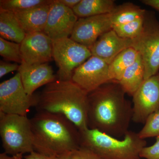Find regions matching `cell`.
Instances as JSON below:
<instances>
[{"label":"cell","mask_w":159,"mask_h":159,"mask_svg":"<svg viewBox=\"0 0 159 159\" xmlns=\"http://www.w3.org/2000/svg\"><path fill=\"white\" fill-rule=\"evenodd\" d=\"M146 12L145 9L133 3H123L116 6L110 13L111 22L113 27L126 24L143 17Z\"/></svg>","instance_id":"44dd1931"},{"label":"cell","mask_w":159,"mask_h":159,"mask_svg":"<svg viewBox=\"0 0 159 159\" xmlns=\"http://www.w3.org/2000/svg\"><path fill=\"white\" fill-rule=\"evenodd\" d=\"M0 159H25L24 155L22 154L11 155V156L7 153L3 152L0 154Z\"/></svg>","instance_id":"1f68e13d"},{"label":"cell","mask_w":159,"mask_h":159,"mask_svg":"<svg viewBox=\"0 0 159 159\" xmlns=\"http://www.w3.org/2000/svg\"><path fill=\"white\" fill-rule=\"evenodd\" d=\"M141 158L159 159V137L156 138V142L150 146H146L140 153Z\"/></svg>","instance_id":"4316f807"},{"label":"cell","mask_w":159,"mask_h":159,"mask_svg":"<svg viewBox=\"0 0 159 159\" xmlns=\"http://www.w3.org/2000/svg\"><path fill=\"white\" fill-rule=\"evenodd\" d=\"M139 52L133 48L123 50L108 64V73L112 81L119 82L125 70L138 59Z\"/></svg>","instance_id":"ffe728a7"},{"label":"cell","mask_w":159,"mask_h":159,"mask_svg":"<svg viewBox=\"0 0 159 159\" xmlns=\"http://www.w3.org/2000/svg\"><path fill=\"white\" fill-rule=\"evenodd\" d=\"M37 101L38 94L29 95L26 93L18 72L0 84V112L27 116L31 107H35Z\"/></svg>","instance_id":"ba28073f"},{"label":"cell","mask_w":159,"mask_h":159,"mask_svg":"<svg viewBox=\"0 0 159 159\" xmlns=\"http://www.w3.org/2000/svg\"><path fill=\"white\" fill-rule=\"evenodd\" d=\"M72 80L88 93L112 81L108 73V64L92 56L75 69Z\"/></svg>","instance_id":"30bf717a"},{"label":"cell","mask_w":159,"mask_h":159,"mask_svg":"<svg viewBox=\"0 0 159 159\" xmlns=\"http://www.w3.org/2000/svg\"><path fill=\"white\" fill-rule=\"evenodd\" d=\"M116 7L113 0H80L73 10L77 17L85 18L110 14Z\"/></svg>","instance_id":"ac0fdd59"},{"label":"cell","mask_w":159,"mask_h":159,"mask_svg":"<svg viewBox=\"0 0 159 159\" xmlns=\"http://www.w3.org/2000/svg\"><path fill=\"white\" fill-rule=\"evenodd\" d=\"M144 21L145 16L130 22L114 26L112 29L119 37L133 39L141 33L144 26Z\"/></svg>","instance_id":"603a6c76"},{"label":"cell","mask_w":159,"mask_h":159,"mask_svg":"<svg viewBox=\"0 0 159 159\" xmlns=\"http://www.w3.org/2000/svg\"><path fill=\"white\" fill-rule=\"evenodd\" d=\"M79 132L80 147L102 159H141L140 153L147 145L145 139L132 131L129 130L122 140L89 128Z\"/></svg>","instance_id":"277c9868"},{"label":"cell","mask_w":159,"mask_h":159,"mask_svg":"<svg viewBox=\"0 0 159 159\" xmlns=\"http://www.w3.org/2000/svg\"><path fill=\"white\" fill-rule=\"evenodd\" d=\"M26 33L14 12L0 9V35L4 39L20 43Z\"/></svg>","instance_id":"e0dca14e"},{"label":"cell","mask_w":159,"mask_h":159,"mask_svg":"<svg viewBox=\"0 0 159 159\" xmlns=\"http://www.w3.org/2000/svg\"><path fill=\"white\" fill-rule=\"evenodd\" d=\"M51 4L27 11L14 13L26 34L43 31Z\"/></svg>","instance_id":"2e32d148"},{"label":"cell","mask_w":159,"mask_h":159,"mask_svg":"<svg viewBox=\"0 0 159 159\" xmlns=\"http://www.w3.org/2000/svg\"><path fill=\"white\" fill-rule=\"evenodd\" d=\"M88 93L72 80L56 79L45 86L39 94L37 112L62 115L79 130L88 128Z\"/></svg>","instance_id":"3957f363"},{"label":"cell","mask_w":159,"mask_h":159,"mask_svg":"<svg viewBox=\"0 0 159 159\" xmlns=\"http://www.w3.org/2000/svg\"><path fill=\"white\" fill-rule=\"evenodd\" d=\"M24 157L25 159H57V157L45 155L35 151L32 152Z\"/></svg>","instance_id":"f1b7e54d"},{"label":"cell","mask_w":159,"mask_h":159,"mask_svg":"<svg viewBox=\"0 0 159 159\" xmlns=\"http://www.w3.org/2000/svg\"><path fill=\"white\" fill-rule=\"evenodd\" d=\"M131 48L142 57L146 80L159 73V22L155 16L146 11L143 29L140 34L131 39Z\"/></svg>","instance_id":"8992f818"},{"label":"cell","mask_w":159,"mask_h":159,"mask_svg":"<svg viewBox=\"0 0 159 159\" xmlns=\"http://www.w3.org/2000/svg\"><path fill=\"white\" fill-rule=\"evenodd\" d=\"M64 6L73 9L80 2V0H58Z\"/></svg>","instance_id":"f546056e"},{"label":"cell","mask_w":159,"mask_h":159,"mask_svg":"<svg viewBox=\"0 0 159 159\" xmlns=\"http://www.w3.org/2000/svg\"><path fill=\"white\" fill-rule=\"evenodd\" d=\"M57 157V159H102L90 150L80 147Z\"/></svg>","instance_id":"484cf974"},{"label":"cell","mask_w":159,"mask_h":159,"mask_svg":"<svg viewBox=\"0 0 159 159\" xmlns=\"http://www.w3.org/2000/svg\"><path fill=\"white\" fill-rule=\"evenodd\" d=\"M0 55L6 60L20 64L23 61L20 44L0 37Z\"/></svg>","instance_id":"cb8c5ba5"},{"label":"cell","mask_w":159,"mask_h":159,"mask_svg":"<svg viewBox=\"0 0 159 159\" xmlns=\"http://www.w3.org/2000/svg\"><path fill=\"white\" fill-rule=\"evenodd\" d=\"M92 56L89 49L70 37L53 41V58L58 68L57 79L72 80L75 69Z\"/></svg>","instance_id":"52a82bcc"},{"label":"cell","mask_w":159,"mask_h":159,"mask_svg":"<svg viewBox=\"0 0 159 159\" xmlns=\"http://www.w3.org/2000/svg\"><path fill=\"white\" fill-rule=\"evenodd\" d=\"M30 121L34 151L58 157L80 147L79 129L65 116L37 112Z\"/></svg>","instance_id":"7a4b0ae2"},{"label":"cell","mask_w":159,"mask_h":159,"mask_svg":"<svg viewBox=\"0 0 159 159\" xmlns=\"http://www.w3.org/2000/svg\"><path fill=\"white\" fill-rule=\"evenodd\" d=\"M110 14L80 18L70 38L90 49L99 37L112 29Z\"/></svg>","instance_id":"7c38bea8"},{"label":"cell","mask_w":159,"mask_h":159,"mask_svg":"<svg viewBox=\"0 0 159 159\" xmlns=\"http://www.w3.org/2000/svg\"><path fill=\"white\" fill-rule=\"evenodd\" d=\"M20 65L17 63H11L1 61H0V78L13 71L18 70Z\"/></svg>","instance_id":"83f0119b"},{"label":"cell","mask_w":159,"mask_h":159,"mask_svg":"<svg viewBox=\"0 0 159 159\" xmlns=\"http://www.w3.org/2000/svg\"><path fill=\"white\" fill-rule=\"evenodd\" d=\"M18 71L24 89L29 95H34L38 89L57 79L52 67L48 63L29 65L22 61Z\"/></svg>","instance_id":"5bb4252c"},{"label":"cell","mask_w":159,"mask_h":159,"mask_svg":"<svg viewBox=\"0 0 159 159\" xmlns=\"http://www.w3.org/2000/svg\"><path fill=\"white\" fill-rule=\"evenodd\" d=\"M0 135L4 152L10 155L34 151L30 119L0 112Z\"/></svg>","instance_id":"5b68a950"},{"label":"cell","mask_w":159,"mask_h":159,"mask_svg":"<svg viewBox=\"0 0 159 159\" xmlns=\"http://www.w3.org/2000/svg\"><path fill=\"white\" fill-rule=\"evenodd\" d=\"M132 97V121L144 124L151 114L159 110V73L145 80Z\"/></svg>","instance_id":"9c48e42d"},{"label":"cell","mask_w":159,"mask_h":159,"mask_svg":"<svg viewBox=\"0 0 159 159\" xmlns=\"http://www.w3.org/2000/svg\"><path fill=\"white\" fill-rule=\"evenodd\" d=\"M141 2L159 11V0H142Z\"/></svg>","instance_id":"4dcf8cb0"},{"label":"cell","mask_w":159,"mask_h":159,"mask_svg":"<svg viewBox=\"0 0 159 159\" xmlns=\"http://www.w3.org/2000/svg\"><path fill=\"white\" fill-rule=\"evenodd\" d=\"M145 67L139 54L137 60L125 70L119 84L126 94L133 96L144 80Z\"/></svg>","instance_id":"d6986e66"},{"label":"cell","mask_w":159,"mask_h":159,"mask_svg":"<svg viewBox=\"0 0 159 159\" xmlns=\"http://www.w3.org/2000/svg\"><path fill=\"white\" fill-rule=\"evenodd\" d=\"M132 40L119 37L113 29L99 37L90 49L92 56L98 57L109 64L118 54L131 48Z\"/></svg>","instance_id":"9a60e30c"},{"label":"cell","mask_w":159,"mask_h":159,"mask_svg":"<svg viewBox=\"0 0 159 159\" xmlns=\"http://www.w3.org/2000/svg\"><path fill=\"white\" fill-rule=\"evenodd\" d=\"M138 134L143 139L159 137V110L149 116Z\"/></svg>","instance_id":"d4e9b609"},{"label":"cell","mask_w":159,"mask_h":159,"mask_svg":"<svg viewBox=\"0 0 159 159\" xmlns=\"http://www.w3.org/2000/svg\"><path fill=\"white\" fill-rule=\"evenodd\" d=\"M53 0H1L0 9L14 13L50 5Z\"/></svg>","instance_id":"7402d4cb"},{"label":"cell","mask_w":159,"mask_h":159,"mask_svg":"<svg viewBox=\"0 0 159 159\" xmlns=\"http://www.w3.org/2000/svg\"><path fill=\"white\" fill-rule=\"evenodd\" d=\"M117 81H111L88 94V126L119 139L128 131L133 107Z\"/></svg>","instance_id":"6da1fadb"},{"label":"cell","mask_w":159,"mask_h":159,"mask_svg":"<svg viewBox=\"0 0 159 159\" xmlns=\"http://www.w3.org/2000/svg\"><path fill=\"white\" fill-rule=\"evenodd\" d=\"M78 20L73 9L53 0L43 32L53 41L68 38Z\"/></svg>","instance_id":"8fae6325"},{"label":"cell","mask_w":159,"mask_h":159,"mask_svg":"<svg viewBox=\"0 0 159 159\" xmlns=\"http://www.w3.org/2000/svg\"><path fill=\"white\" fill-rule=\"evenodd\" d=\"M53 42L43 31L26 34L20 43L23 61L34 65L51 61L53 58Z\"/></svg>","instance_id":"4fadbf2b"}]
</instances>
